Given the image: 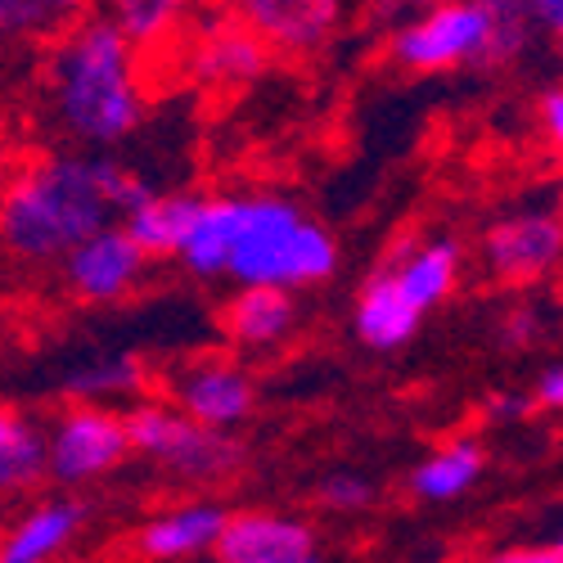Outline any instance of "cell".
<instances>
[{
    "label": "cell",
    "instance_id": "obj_1",
    "mask_svg": "<svg viewBox=\"0 0 563 563\" xmlns=\"http://www.w3.org/2000/svg\"><path fill=\"white\" fill-rule=\"evenodd\" d=\"M113 221L100 190L96 154H51L0 190V249L14 262H64L86 234Z\"/></svg>",
    "mask_w": 563,
    "mask_h": 563
},
{
    "label": "cell",
    "instance_id": "obj_2",
    "mask_svg": "<svg viewBox=\"0 0 563 563\" xmlns=\"http://www.w3.org/2000/svg\"><path fill=\"white\" fill-rule=\"evenodd\" d=\"M51 96L59 126L77 145H118L145 118L135 45L104 19H81L51 59Z\"/></svg>",
    "mask_w": 563,
    "mask_h": 563
},
{
    "label": "cell",
    "instance_id": "obj_3",
    "mask_svg": "<svg viewBox=\"0 0 563 563\" xmlns=\"http://www.w3.org/2000/svg\"><path fill=\"white\" fill-rule=\"evenodd\" d=\"M339 271V240L285 195H234L225 275L240 289H311Z\"/></svg>",
    "mask_w": 563,
    "mask_h": 563
},
{
    "label": "cell",
    "instance_id": "obj_4",
    "mask_svg": "<svg viewBox=\"0 0 563 563\" xmlns=\"http://www.w3.org/2000/svg\"><path fill=\"white\" fill-rule=\"evenodd\" d=\"M131 451L163 460L176 478L190 483H225L244 468V446L221 429L195 424L185 410L163 401H140L122 415Z\"/></svg>",
    "mask_w": 563,
    "mask_h": 563
},
{
    "label": "cell",
    "instance_id": "obj_5",
    "mask_svg": "<svg viewBox=\"0 0 563 563\" xmlns=\"http://www.w3.org/2000/svg\"><path fill=\"white\" fill-rule=\"evenodd\" d=\"M492 36V14L483 0H438L429 14L401 23L388 36V59L401 73L429 77L446 68L478 64Z\"/></svg>",
    "mask_w": 563,
    "mask_h": 563
},
{
    "label": "cell",
    "instance_id": "obj_6",
    "mask_svg": "<svg viewBox=\"0 0 563 563\" xmlns=\"http://www.w3.org/2000/svg\"><path fill=\"white\" fill-rule=\"evenodd\" d=\"M126 451L131 442L122 429V415L81 401L64 410L55 433L45 438V474H55L59 483H86V478H100L109 468H118Z\"/></svg>",
    "mask_w": 563,
    "mask_h": 563
},
{
    "label": "cell",
    "instance_id": "obj_7",
    "mask_svg": "<svg viewBox=\"0 0 563 563\" xmlns=\"http://www.w3.org/2000/svg\"><path fill=\"white\" fill-rule=\"evenodd\" d=\"M483 262L492 279L509 289H528L545 279L563 262V225L550 212H528V217H505L487 225L483 234Z\"/></svg>",
    "mask_w": 563,
    "mask_h": 563
},
{
    "label": "cell",
    "instance_id": "obj_8",
    "mask_svg": "<svg viewBox=\"0 0 563 563\" xmlns=\"http://www.w3.org/2000/svg\"><path fill=\"white\" fill-rule=\"evenodd\" d=\"M145 266H150V257L140 253L131 244V234L113 221L100 225L96 234H86V240L59 262L64 285L81 302H122L140 285Z\"/></svg>",
    "mask_w": 563,
    "mask_h": 563
},
{
    "label": "cell",
    "instance_id": "obj_9",
    "mask_svg": "<svg viewBox=\"0 0 563 563\" xmlns=\"http://www.w3.org/2000/svg\"><path fill=\"white\" fill-rule=\"evenodd\" d=\"M230 19L257 32L275 55H316L343 19V0H230Z\"/></svg>",
    "mask_w": 563,
    "mask_h": 563
},
{
    "label": "cell",
    "instance_id": "obj_10",
    "mask_svg": "<svg viewBox=\"0 0 563 563\" xmlns=\"http://www.w3.org/2000/svg\"><path fill=\"white\" fill-rule=\"evenodd\" d=\"M190 77L208 90H240L271 64V45L240 19H212L190 36Z\"/></svg>",
    "mask_w": 563,
    "mask_h": 563
},
{
    "label": "cell",
    "instance_id": "obj_11",
    "mask_svg": "<svg viewBox=\"0 0 563 563\" xmlns=\"http://www.w3.org/2000/svg\"><path fill=\"white\" fill-rule=\"evenodd\" d=\"M212 550L221 563H320L316 532L307 523L262 509L225 514V528Z\"/></svg>",
    "mask_w": 563,
    "mask_h": 563
},
{
    "label": "cell",
    "instance_id": "obj_12",
    "mask_svg": "<svg viewBox=\"0 0 563 563\" xmlns=\"http://www.w3.org/2000/svg\"><path fill=\"white\" fill-rule=\"evenodd\" d=\"M172 397H176V410H185L203 429H234V424H244L257 406L253 379L240 365H230L221 356H208V361L185 369L172 388Z\"/></svg>",
    "mask_w": 563,
    "mask_h": 563
},
{
    "label": "cell",
    "instance_id": "obj_13",
    "mask_svg": "<svg viewBox=\"0 0 563 563\" xmlns=\"http://www.w3.org/2000/svg\"><path fill=\"white\" fill-rule=\"evenodd\" d=\"M352 324H356V339L374 352H397L406 347L415 334H419V324H424V311H419L401 285L393 279L388 266L374 271L361 294H356V311H352Z\"/></svg>",
    "mask_w": 563,
    "mask_h": 563
},
{
    "label": "cell",
    "instance_id": "obj_14",
    "mask_svg": "<svg viewBox=\"0 0 563 563\" xmlns=\"http://www.w3.org/2000/svg\"><path fill=\"white\" fill-rule=\"evenodd\" d=\"M384 266L393 271L401 294L429 316L433 307H442L451 298L460 266H464V249H460V240H429V244L410 240V244L393 249Z\"/></svg>",
    "mask_w": 563,
    "mask_h": 563
},
{
    "label": "cell",
    "instance_id": "obj_15",
    "mask_svg": "<svg viewBox=\"0 0 563 563\" xmlns=\"http://www.w3.org/2000/svg\"><path fill=\"white\" fill-rule=\"evenodd\" d=\"M298 324V302L289 289H240L221 307V330L240 347H271Z\"/></svg>",
    "mask_w": 563,
    "mask_h": 563
},
{
    "label": "cell",
    "instance_id": "obj_16",
    "mask_svg": "<svg viewBox=\"0 0 563 563\" xmlns=\"http://www.w3.org/2000/svg\"><path fill=\"white\" fill-rule=\"evenodd\" d=\"M221 528H225V509L199 500V505H180V509L163 514V519L145 523L135 545L145 559H190L199 550H212Z\"/></svg>",
    "mask_w": 563,
    "mask_h": 563
},
{
    "label": "cell",
    "instance_id": "obj_17",
    "mask_svg": "<svg viewBox=\"0 0 563 563\" xmlns=\"http://www.w3.org/2000/svg\"><path fill=\"white\" fill-rule=\"evenodd\" d=\"M203 195H150L145 203H135L122 217V230L131 234V244L145 257H176L185 230H190Z\"/></svg>",
    "mask_w": 563,
    "mask_h": 563
},
{
    "label": "cell",
    "instance_id": "obj_18",
    "mask_svg": "<svg viewBox=\"0 0 563 563\" xmlns=\"http://www.w3.org/2000/svg\"><path fill=\"white\" fill-rule=\"evenodd\" d=\"M230 244H234V195H217L199 203L190 230H185V240L176 249V262L199 279H217L225 275Z\"/></svg>",
    "mask_w": 563,
    "mask_h": 563
},
{
    "label": "cell",
    "instance_id": "obj_19",
    "mask_svg": "<svg viewBox=\"0 0 563 563\" xmlns=\"http://www.w3.org/2000/svg\"><path fill=\"white\" fill-rule=\"evenodd\" d=\"M86 509L77 500H51V505H36L27 519L0 541V563H45L51 554H59L73 532L81 528Z\"/></svg>",
    "mask_w": 563,
    "mask_h": 563
},
{
    "label": "cell",
    "instance_id": "obj_20",
    "mask_svg": "<svg viewBox=\"0 0 563 563\" xmlns=\"http://www.w3.org/2000/svg\"><path fill=\"white\" fill-rule=\"evenodd\" d=\"M483 464H487V451L474 438H455V442H446L442 451H433L424 464L415 468L410 492L419 500H455V496H464L468 487L478 483Z\"/></svg>",
    "mask_w": 563,
    "mask_h": 563
},
{
    "label": "cell",
    "instance_id": "obj_21",
    "mask_svg": "<svg viewBox=\"0 0 563 563\" xmlns=\"http://www.w3.org/2000/svg\"><path fill=\"white\" fill-rule=\"evenodd\" d=\"M45 478V438L14 406H0V492H23Z\"/></svg>",
    "mask_w": 563,
    "mask_h": 563
},
{
    "label": "cell",
    "instance_id": "obj_22",
    "mask_svg": "<svg viewBox=\"0 0 563 563\" xmlns=\"http://www.w3.org/2000/svg\"><path fill=\"white\" fill-rule=\"evenodd\" d=\"M185 14V0H104V19L135 45H158Z\"/></svg>",
    "mask_w": 563,
    "mask_h": 563
},
{
    "label": "cell",
    "instance_id": "obj_23",
    "mask_svg": "<svg viewBox=\"0 0 563 563\" xmlns=\"http://www.w3.org/2000/svg\"><path fill=\"white\" fill-rule=\"evenodd\" d=\"M487 14H492V36H487V51H483V68H505L514 64L528 41H532V19H528V5L523 0H483Z\"/></svg>",
    "mask_w": 563,
    "mask_h": 563
},
{
    "label": "cell",
    "instance_id": "obj_24",
    "mask_svg": "<svg viewBox=\"0 0 563 563\" xmlns=\"http://www.w3.org/2000/svg\"><path fill=\"white\" fill-rule=\"evenodd\" d=\"M145 384V365L135 356H104V361H86L77 374H68V397H122Z\"/></svg>",
    "mask_w": 563,
    "mask_h": 563
},
{
    "label": "cell",
    "instance_id": "obj_25",
    "mask_svg": "<svg viewBox=\"0 0 563 563\" xmlns=\"http://www.w3.org/2000/svg\"><path fill=\"white\" fill-rule=\"evenodd\" d=\"M55 27L59 14H51L41 0H0V36H41Z\"/></svg>",
    "mask_w": 563,
    "mask_h": 563
},
{
    "label": "cell",
    "instance_id": "obj_26",
    "mask_svg": "<svg viewBox=\"0 0 563 563\" xmlns=\"http://www.w3.org/2000/svg\"><path fill=\"white\" fill-rule=\"evenodd\" d=\"M374 500V483L352 474V468H339V474H330L320 483V505L324 509H365Z\"/></svg>",
    "mask_w": 563,
    "mask_h": 563
},
{
    "label": "cell",
    "instance_id": "obj_27",
    "mask_svg": "<svg viewBox=\"0 0 563 563\" xmlns=\"http://www.w3.org/2000/svg\"><path fill=\"white\" fill-rule=\"evenodd\" d=\"M532 339H537V311L519 307V311H509V316L500 320V343H505V347H528Z\"/></svg>",
    "mask_w": 563,
    "mask_h": 563
},
{
    "label": "cell",
    "instance_id": "obj_28",
    "mask_svg": "<svg viewBox=\"0 0 563 563\" xmlns=\"http://www.w3.org/2000/svg\"><path fill=\"white\" fill-rule=\"evenodd\" d=\"M541 126H545V140L563 154V86H554V90H545L541 96Z\"/></svg>",
    "mask_w": 563,
    "mask_h": 563
},
{
    "label": "cell",
    "instance_id": "obj_29",
    "mask_svg": "<svg viewBox=\"0 0 563 563\" xmlns=\"http://www.w3.org/2000/svg\"><path fill=\"white\" fill-rule=\"evenodd\" d=\"M523 5H528L532 27L550 32V36H563V0H523Z\"/></svg>",
    "mask_w": 563,
    "mask_h": 563
},
{
    "label": "cell",
    "instance_id": "obj_30",
    "mask_svg": "<svg viewBox=\"0 0 563 563\" xmlns=\"http://www.w3.org/2000/svg\"><path fill=\"white\" fill-rule=\"evenodd\" d=\"M468 563H563V554L554 545H532V550H500V554L468 559Z\"/></svg>",
    "mask_w": 563,
    "mask_h": 563
},
{
    "label": "cell",
    "instance_id": "obj_31",
    "mask_svg": "<svg viewBox=\"0 0 563 563\" xmlns=\"http://www.w3.org/2000/svg\"><path fill=\"white\" fill-rule=\"evenodd\" d=\"M537 401L550 406V410H563V361L550 365L541 379H537Z\"/></svg>",
    "mask_w": 563,
    "mask_h": 563
},
{
    "label": "cell",
    "instance_id": "obj_32",
    "mask_svg": "<svg viewBox=\"0 0 563 563\" xmlns=\"http://www.w3.org/2000/svg\"><path fill=\"white\" fill-rule=\"evenodd\" d=\"M487 410H492L496 419H519V415L528 410V401H523V397H514V393H496V397L487 401Z\"/></svg>",
    "mask_w": 563,
    "mask_h": 563
},
{
    "label": "cell",
    "instance_id": "obj_33",
    "mask_svg": "<svg viewBox=\"0 0 563 563\" xmlns=\"http://www.w3.org/2000/svg\"><path fill=\"white\" fill-rule=\"evenodd\" d=\"M41 5L45 10H51V14H81V10H90V5H96V0H41Z\"/></svg>",
    "mask_w": 563,
    "mask_h": 563
},
{
    "label": "cell",
    "instance_id": "obj_34",
    "mask_svg": "<svg viewBox=\"0 0 563 563\" xmlns=\"http://www.w3.org/2000/svg\"><path fill=\"white\" fill-rule=\"evenodd\" d=\"M554 550H559V554H563V532H559V537H554Z\"/></svg>",
    "mask_w": 563,
    "mask_h": 563
},
{
    "label": "cell",
    "instance_id": "obj_35",
    "mask_svg": "<svg viewBox=\"0 0 563 563\" xmlns=\"http://www.w3.org/2000/svg\"><path fill=\"white\" fill-rule=\"evenodd\" d=\"M559 225H563V199H559Z\"/></svg>",
    "mask_w": 563,
    "mask_h": 563
},
{
    "label": "cell",
    "instance_id": "obj_36",
    "mask_svg": "<svg viewBox=\"0 0 563 563\" xmlns=\"http://www.w3.org/2000/svg\"><path fill=\"white\" fill-rule=\"evenodd\" d=\"M559 41H563V36H559Z\"/></svg>",
    "mask_w": 563,
    "mask_h": 563
}]
</instances>
